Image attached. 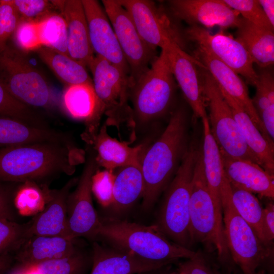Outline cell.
Returning <instances> with one entry per match:
<instances>
[{"instance_id": "2e32d148", "label": "cell", "mask_w": 274, "mask_h": 274, "mask_svg": "<svg viewBox=\"0 0 274 274\" xmlns=\"http://www.w3.org/2000/svg\"><path fill=\"white\" fill-rule=\"evenodd\" d=\"M162 49L168 56L175 81L194 116L201 120L208 118L198 70L199 66L206 67L175 43H170Z\"/></svg>"}, {"instance_id": "5b68a950", "label": "cell", "mask_w": 274, "mask_h": 274, "mask_svg": "<svg viewBox=\"0 0 274 274\" xmlns=\"http://www.w3.org/2000/svg\"><path fill=\"white\" fill-rule=\"evenodd\" d=\"M199 149L194 142L188 145L165 189L155 224L167 238L188 249L192 243L189 218L191 185Z\"/></svg>"}, {"instance_id": "816d5d0a", "label": "cell", "mask_w": 274, "mask_h": 274, "mask_svg": "<svg viewBox=\"0 0 274 274\" xmlns=\"http://www.w3.org/2000/svg\"><path fill=\"white\" fill-rule=\"evenodd\" d=\"M174 274H185V273H184L182 271H181L180 270H179L178 272V273H174Z\"/></svg>"}, {"instance_id": "4316f807", "label": "cell", "mask_w": 274, "mask_h": 274, "mask_svg": "<svg viewBox=\"0 0 274 274\" xmlns=\"http://www.w3.org/2000/svg\"><path fill=\"white\" fill-rule=\"evenodd\" d=\"M235 35V39L244 47L254 63L261 68L273 64V30L256 25L242 17Z\"/></svg>"}, {"instance_id": "e0dca14e", "label": "cell", "mask_w": 274, "mask_h": 274, "mask_svg": "<svg viewBox=\"0 0 274 274\" xmlns=\"http://www.w3.org/2000/svg\"><path fill=\"white\" fill-rule=\"evenodd\" d=\"M93 52L130 76L113 27L102 7L97 1L81 0Z\"/></svg>"}, {"instance_id": "8992f818", "label": "cell", "mask_w": 274, "mask_h": 274, "mask_svg": "<svg viewBox=\"0 0 274 274\" xmlns=\"http://www.w3.org/2000/svg\"><path fill=\"white\" fill-rule=\"evenodd\" d=\"M192 243L203 244L210 251H216L224 261L229 253L224 234L222 213L217 208L206 179L201 149L194 169L189 208Z\"/></svg>"}, {"instance_id": "bcb514c9", "label": "cell", "mask_w": 274, "mask_h": 274, "mask_svg": "<svg viewBox=\"0 0 274 274\" xmlns=\"http://www.w3.org/2000/svg\"><path fill=\"white\" fill-rule=\"evenodd\" d=\"M262 235L263 243L272 246L274 239V204L272 202L268 203L263 209Z\"/></svg>"}, {"instance_id": "9c48e42d", "label": "cell", "mask_w": 274, "mask_h": 274, "mask_svg": "<svg viewBox=\"0 0 274 274\" xmlns=\"http://www.w3.org/2000/svg\"><path fill=\"white\" fill-rule=\"evenodd\" d=\"M198 70L204 101L209 107L210 131L220 150L232 158L258 164L217 83L206 68L199 66Z\"/></svg>"}, {"instance_id": "ac0fdd59", "label": "cell", "mask_w": 274, "mask_h": 274, "mask_svg": "<svg viewBox=\"0 0 274 274\" xmlns=\"http://www.w3.org/2000/svg\"><path fill=\"white\" fill-rule=\"evenodd\" d=\"M78 181V179L73 178L58 190H50L45 186L43 190L46 204L43 211L29 222L30 236H59L71 239L67 226V199Z\"/></svg>"}, {"instance_id": "4fadbf2b", "label": "cell", "mask_w": 274, "mask_h": 274, "mask_svg": "<svg viewBox=\"0 0 274 274\" xmlns=\"http://www.w3.org/2000/svg\"><path fill=\"white\" fill-rule=\"evenodd\" d=\"M101 3L129 66L133 85L158 56L157 49L142 39L128 12L118 0H102Z\"/></svg>"}, {"instance_id": "836d02e7", "label": "cell", "mask_w": 274, "mask_h": 274, "mask_svg": "<svg viewBox=\"0 0 274 274\" xmlns=\"http://www.w3.org/2000/svg\"><path fill=\"white\" fill-rule=\"evenodd\" d=\"M230 186L232 201L235 210L263 242L262 235L263 208L252 193L231 184Z\"/></svg>"}, {"instance_id": "d6986e66", "label": "cell", "mask_w": 274, "mask_h": 274, "mask_svg": "<svg viewBox=\"0 0 274 274\" xmlns=\"http://www.w3.org/2000/svg\"><path fill=\"white\" fill-rule=\"evenodd\" d=\"M195 59L210 72L219 87L234 99L248 114L261 133L269 141L273 142L264 125L250 97L246 84L238 75L224 63L197 47Z\"/></svg>"}, {"instance_id": "8fae6325", "label": "cell", "mask_w": 274, "mask_h": 274, "mask_svg": "<svg viewBox=\"0 0 274 274\" xmlns=\"http://www.w3.org/2000/svg\"><path fill=\"white\" fill-rule=\"evenodd\" d=\"M127 11L142 39L161 49L175 43L184 50L186 39L176 20L163 6L150 0H118Z\"/></svg>"}, {"instance_id": "3957f363", "label": "cell", "mask_w": 274, "mask_h": 274, "mask_svg": "<svg viewBox=\"0 0 274 274\" xmlns=\"http://www.w3.org/2000/svg\"><path fill=\"white\" fill-rule=\"evenodd\" d=\"M88 67L93 76L96 104L92 116L86 121V130L82 135L83 139L86 143L93 139L99 130L103 114L107 117V125L115 126L120 133L125 127L135 139V119L132 109L128 104L132 86L130 76L97 55Z\"/></svg>"}, {"instance_id": "ab89813d", "label": "cell", "mask_w": 274, "mask_h": 274, "mask_svg": "<svg viewBox=\"0 0 274 274\" xmlns=\"http://www.w3.org/2000/svg\"><path fill=\"white\" fill-rule=\"evenodd\" d=\"M229 7L237 12L248 21L273 30L258 0H222Z\"/></svg>"}, {"instance_id": "52a82bcc", "label": "cell", "mask_w": 274, "mask_h": 274, "mask_svg": "<svg viewBox=\"0 0 274 274\" xmlns=\"http://www.w3.org/2000/svg\"><path fill=\"white\" fill-rule=\"evenodd\" d=\"M224 234L233 261L243 274H255L273 255V246L262 242L235 210L230 184L224 176L221 191Z\"/></svg>"}, {"instance_id": "603a6c76", "label": "cell", "mask_w": 274, "mask_h": 274, "mask_svg": "<svg viewBox=\"0 0 274 274\" xmlns=\"http://www.w3.org/2000/svg\"><path fill=\"white\" fill-rule=\"evenodd\" d=\"M79 250L76 239L59 236H31L14 255L15 263L26 268L71 255Z\"/></svg>"}, {"instance_id": "f1b7e54d", "label": "cell", "mask_w": 274, "mask_h": 274, "mask_svg": "<svg viewBox=\"0 0 274 274\" xmlns=\"http://www.w3.org/2000/svg\"><path fill=\"white\" fill-rule=\"evenodd\" d=\"M115 175L111 204L116 212L130 208L143 196L144 181L141 165H128L119 168Z\"/></svg>"}, {"instance_id": "f907efd6", "label": "cell", "mask_w": 274, "mask_h": 274, "mask_svg": "<svg viewBox=\"0 0 274 274\" xmlns=\"http://www.w3.org/2000/svg\"><path fill=\"white\" fill-rule=\"evenodd\" d=\"M255 274H267L266 271L264 269H261L257 271Z\"/></svg>"}, {"instance_id": "7402d4cb", "label": "cell", "mask_w": 274, "mask_h": 274, "mask_svg": "<svg viewBox=\"0 0 274 274\" xmlns=\"http://www.w3.org/2000/svg\"><path fill=\"white\" fill-rule=\"evenodd\" d=\"M220 152L224 175L231 185L273 199L274 176L256 163L232 158L221 150Z\"/></svg>"}, {"instance_id": "d590c367", "label": "cell", "mask_w": 274, "mask_h": 274, "mask_svg": "<svg viewBox=\"0 0 274 274\" xmlns=\"http://www.w3.org/2000/svg\"><path fill=\"white\" fill-rule=\"evenodd\" d=\"M0 116L12 118L32 125L47 126L44 120L30 107L15 98L1 81Z\"/></svg>"}, {"instance_id": "d4e9b609", "label": "cell", "mask_w": 274, "mask_h": 274, "mask_svg": "<svg viewBox=\"0 0 274 274\" xmlns=\"http://www.w3.org/2000/svg\"><path fill=\"white\" fill-rule=\"evenodd\" d=\"M220 88V87H219ZM221 93L230 108L245 141L256 156L258 165L274 176V144L261 133L242 106L220 88Z\"/></svg>"}, {"instance_id": "7a4b0ae2", "label": "cell", "mask_w": 274, "mask_h": 274, "mask_svg": "<svg viewBox=\"0 0 274 274\" xmlns=\"http://www.w3.org/2000/svg\"><path fill=\"white\" fill-rule=\"evenodd\" d=\"M187 117L176 109L158 139L144 153L141 168L144 181L142 208L150 210L177 172L188 147Z\"/></svg>"}, {"instance_id": "f6af8a7d", "label": "cell", "mask_w": 274, "mask_h": 274, "mask_svg": "<svg viewBox=\"0 0 274 274\" xmlns=\"http://www.w3.org/2000/svg\"><path fill=\"white\" fill-rule=\"evenodd\" d=\"M179 270L185 274H215L214 270L200 253L180 263Z\"/></svg>"}, {"instance_id": "ffe728a7", "label": "cell", "mask_w": 274, "mask_h": 274, "mask_svg": "<svg viewBox=\"0 0 274 274\" xmlns=\"http://www.w3.org/2000/svg\"><path fill=\"white\" fill-rule=\"evenodd\" d=\"M89 274H138L163 269L168 263L145 260L107 244L94 241Z\"/></svg>"}, {"instance_id": "83f0119b", "label": "cell", "mask_w": 274, "mask_h": 274, "mask_svg": "<svg viewBox=\"0 0 274 274\" xmlns=\"http://www.w3.org/2000/svg\"><path fill=\"white\" fill-rule=\"evenodd\" d=\"M202 122L203 140L201 149L204 175L214 203L222 213L221 191L224 173L220 149L211 132L208 117Z\"/></svg>"}, {"instance_id": "277c9868", "label": "cell", "mask_w": 274, "mask_h": 274, "mask_svg": "<svg viewBox=\"0 0 274 274\" xmlns=\"http://www.w3.org/2000/svg\"><path fill=\"white\" fill-rule=\"evenodd\" d=\"M98 239L144 259L168 264L199 253L171 241L155 224L147 226L114 218L101 220Z\"/></svg>"}, {"instance_id": "7c38bea8", "label": "cell", "mask_w": 274, "mask_h": 274, "mask_svg": "<svg viewBox=\"0 0 274 274\" xmlns=\"http://www.w3.org/2000/svg\"><path fill=\"white\" fill-rule=\"evenodd\" d=\"M98 167L93 149L87 157L76 188L70 192L67 199V226L72 239L79 237L92 242L97 239L101 220L93 204L92 180Z\"/></svg>"}, {"instance_id": "60d3db41", "label": "cell", "mask_w": 274, "mask_h": 274, "mask_svg": "<svg viewBox=\"0 0 274 274\" xmlns=\"http://www.w3.org/2000/svg\"><path fill=\"white\" fill-rule=\"evenodd\" d=\"M20 21L11 0L0 1V53L6 49Z\"/></svg>"}, {"instance_id": "d6a6232c", "label": "cell", "mask_w": 274, "mask_h": 274, "mask_svg": "<svg viewBox=\"0 0 274 274\" xmlns=\"http://www.w3.org/2000/svg\"><path fill=\"white\" fill-rule=\"evenodd\" d=\"M37 23L42 46L69 56L66 25L61 14L52 12L37 21Z\"/></svg>"}, {"instance_id": "8d00e7d4", "label": "cell", "mask_w": 274, "mask_h": 274, "mask_svg": "<svg viewBox=\"0 0 274 274\" xmlns=\"http://www.w3.org/2000/svg\"><path fill=\"white\" fill-rule=\"evenodd\" d=\"M30 223L21 224L0 219V255L17 251L30 237Z\"/></svg>"}, {"instance_id": "681fc988", "label": "cell", "mask_w": 274, "mask_h": 274, "mask_svg": "<svg viewBox=\"0 0 274 274\" xmlns=\"http://www.w3.org/2000/svg\"><path fill=\"white\" fill-rule=\"evenodd\" d=\"M162 270V269H161L159 270H152V271H147V272L139 273L138 274H161Z\"/></svg>"}, {"instance_id": "f546056e", "label": "cell", "mask_w": 274, "mask_h": 274, "mask_svg": "<svg viewBox=\"0 0 274 274\" xmlns=\"http://www.w3.org/2000/svg\"><path fill=\"white\" fill-rule=\"evenodd\" d=\"M36 51L40 59L66 86L93 85L86 67L70 57L43 46Z\"/></svg>"}, {"instance_id": "1f68e13d", "label": "cell", "mask_w": 274, "mask_h": 274, "mask_svg": "<svg viewBox=\"0 0 274 274\" xmlns=\"http://www.w3.org/2000/svg\"><path fill=\"white\" fill-rule=\"evenodd\" d=\"M62 100L64 108L70 116L87 121L92 116L96 104L93 85L67 86L63 93Z\"/></svg>"}, {"instance_id": "484cf974", "label": "cell", "mask_w": 274, "mask_h": 274, "mask_svg": "<svg viewBox=\"0 0 274 274\" xmlns=\"http://www.w3.org/2000/svg\"><path fill=\"white\" fill-rule=\"evenodd\" d=\"M45 142L73 143L70 136L62 131L0 116V147Z\"/></svg>"}, {"instance_id": "e575fe53", "label": "cell", "mask_w": 274, "mask_h": 274, "mask_svg": "<svg viewBox=\"0 0 274 274\" xmlns=\"http://www.w3.org/2000/svg\"><path fill=\"white\" fill-rule=\"evenodd\" d=\"M92 256L80 249L68 256L41 263L35 267L37 274H87Z\"/></svg>"}, {"instance_id": "74e56055", "label": "cell", "mask_w": 274, "mask_h": 274, "mask_svg": "<svg viewBox=\"0 0 274 274\" xmlns=\"http://www.w3.org/2000/svg\"><path fill=\"white\" fill-rule=\"evenodd\" d=\"M12 39L13 46L23 53L37 51L42 47L37 21L20 20Z\"/></svg>"}, {"instance_id": "f5cc1de1", "label": "cell", "mask_w": 274, "mask_h": 274, "mask_svg": "<svg viewBox=\"0 0 274 274\" xmlns=\"http://www.w3.org/2000/svg\"><path fill=\"white\" fill-rule=\"evenodd\" d=\"M215 274H219L218 273L215 272Z\"/></svg>"}, {"instance_id": "7bdbcfd3", "label": "cell", "mask_w": 274, "mask_h": 274, "mask_svg": "<svg viewBox=\"0 0 274 274\" xmlns=\"http://www.w3.org/2000/svg\"><path fill=\"white\" fill-rule=\"evenodd\" d=\"M115 175L113 170L97 169L92 177V191L102 203H111Z\"/></svg>"}, {"instance_id": "7dc6e473", "label": "cell", "mask_w": 274, "mask_h": 274, "mask_svg": "<svg viewBox=\"0 0 274 274\" xmlns=\"http://www.w3.org/2000/svg\"><path fill=\"white\" fill-rule=\"evenodd\" d=\"M258 2L271 25L274 27V1L258 0Z\"/></svg>"}, {"instance_id": "ee69618b", "label": "cell", "mask_w": 274, "mask_h": 274, "mask_svg": "<svg viewBox=\"0 0 274 274\" xmlns=\"http://www.w3.org/2000/svg\"><path fill=\"white\" fill-rule=\"evenodd\" d=\"M20 184L0 182V219L14 221L16 217L14 198Z\"/></svg>"}, {"instance_id": "9a60e30c", "label": "cell", "mask_w": 274, "mask_h": 274, "mask_svg": "<svg viewBox=\"0 0 274 274\" xmlns=\"http://www.w3.org/2000/svg\"><path fill=\"white\" fill-rule=\"evenodd\" d=\"M167 4V10L174 19L190 26L236 28L242 18L222 0H170Z\"/></svg>"}, {"instance_id": "5bb4252c", "label": "cell", "mask_w": 274, "mask_h": 274, "mask_svg": "<svg viewBox=\"0 0 274 274\" xmlns=\"http://www.w3.org/2000/svg\"><path fill=\"white\" fill-rule=\"evenodd\" d=\"M186 40L242 76L247 83L255 86L257 74L244 47L235 39L223 32L211 33L206 28L190 26L184 30Z\"/></svg>"}, {"instance_id": "ba28073f", "label": "cell", "mask_w": 274, "mask_h": 274, "mask_svg": "<svg viewBox=\"0 0 274 274\" xmlns=\"http://www.w3.org/2000/svg\"><path fill=\"white\" fill-rule=\"evenodd\" d=\"M176 87L168 56L162 49L130 88L129 99L135 120L147 123L164 114L172 104Z\"/></svg>"}, {"instance_id": "4dcf8cb0", "label": "cell", "mask_w": 274, "mask_h": 274, "mask_svg": "<svg viewBox=\"0 0 274 274\" xmlns=\"http://www.w3.org/2000/svg\"><path fill=\"white\" fill-rule=\"evenodd\" d=\"M257 74L253 105L270 138L274 139V79L268 67Z\"/></svg>"}, {"instance_id": "6da1fadb", "label": "cell", "mask_w": 274, "mask_h": 274, "mask_svg": "<svg viewBox=\"0 0 274 274\" xmlns=\"http://www.w3.org/2000/svg\"><path fill=\"white\" fill-rule=\"evenodd\" d=\"M85 160L73 143L45 142L1 148L0 182L37 184L61 174L72 175Z\"/></svg>"}, {"instance_id": "f35d334b", "label": "cell", "mask_w": 274, "mask_h": 274, "mask_svg": "<svg viewBox=\"0 0 274 274\" xmlns=\"http://www.w3.org/2000/svg\"><path fill=\"white\" fill-rule=\"evenodd\" d=\"M46 202L43 189L38 184L30 182L21 183L18 188L14 198V204L20 211L30 210L37 212Z\"/></svg>"}, {"instance_id": "c3c4849f", "label": "cell", "mask_w": 274, "mask_h": 274, "mask_svg": "<svg viewBox=\"0 0 274 274\" xmlns=\"http://www.w3.org/2000/svg\"><path fill=\"white\" fill-rule=\"evenodd\" d=\"M15 262L14 255H0V274H8Z\"/></svg>"}, {"instance_id": "30bf717a", "label": "cell", "mask_w": 274, "mask_h": 274, "mask_svg": "<svg viewBox=\"0 0 274 274\" xmlns=\"http://www.w3.org/2000/svg\"><path fill=\"white\" fill-rule=\"evenodd\" d=\"M0 81L15 98L30 107L48 108L54 104L45 79L23 52L9 44L0 53Z\"/></svg>"}, {"instance_id": "cb8c5ba5", "label": "cell", "mask_w": 274, "mask_h": 274, "mask_svg": "<svg viewBox=\"0 0 274 274\" xmlns=\"http://www.w3.org/2000/svg\"><path fill=\"white\" fill-rule=\"evenodd\" d=\"M107 126L105 123L100 127L90 144L96 153L98 166L113 170L128 165H141L143 145L131 147L128 141L112 138L108 134Z\"/></svg>"}, {"instance_id": "44dd1931", "label": "cell", "mask_w": 274, "mask_h": 274, "mask_svg": "<svg viewBox=\"0 0 274 274\" xmlns=\"http://www.w3.org/2000/svg\"><path fill=\"white\" fill-rule=\"evenodd\" d=\"M51 1L59 10L66 23L69 56L85 67H89L94 56L82 1Z\"/></svg>"}, {"instance_id": "b9f144b4", "label": "cell", "mask_w": 274, "mask_h": 274, "mask_svg": "<svg viewBox=\"0 0 274 274\" xmlns=\"http://www.w3.org/2000/svg\"><path fill=\"white\" fill-rule=\"evenodd\" d=\"M20 20L38 21L53 12L51 1L46 0H11Z\"/></svg>"}]
</instances>
